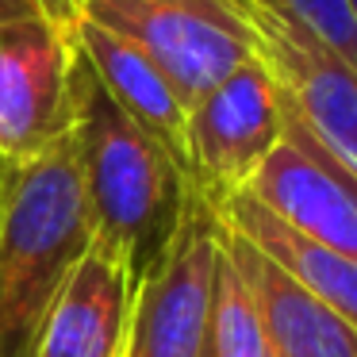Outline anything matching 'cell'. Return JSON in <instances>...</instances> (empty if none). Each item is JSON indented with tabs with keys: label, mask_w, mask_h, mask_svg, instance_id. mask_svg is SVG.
Wrapping results in <instances>:
<instances>
[{
	"label": "cell",
	"mask_w": 357,
	"mask_h": 357,
	"mask_svg": "<svg viewBox=\"0 0 357 357\" xmlns=\"http://www.w3.org/2000/svg\"><path fill=\"white\" fill-rule=\"evenodd\" d=\"M70 135L93 215V242L142 280L177 238L192 200V181L154 135L104 93L85 54L73 73Z\"/></svg>",
	"instance_id": "1"
},
{
	"label": "cell",
	"mask_w": 357,
	"mask_h": 357,
	"mask_svg": "<svg viewBox=\"0 0 357 357\" xmlns=\"http://www.w3.org/2000/svg\"><path fill=\"white\" fill-rule=\"evenodd\" d=\"M93 246L73 135L0 165V357H35L66 280Z\"/></svg>",
	"instance_id": "2"
},
{
	"label": "cell",
	"mask_w": 357,
	"mask_h": 357,
	"mask_svg": "<svg viewBox=\"0 0 357 357\" xmlns=\"http://www.w3.org/2000/svg\"><path fill=\"white\" fill-rule=\"evenodd\" d=\"M81 16L139 47L185 108L261 54L250 0H81Z\"/></svg>",
	"instance_id": "3"
},
{
	"label": "cell",
	"mask_w": 357,
	"mask_h": 357,
	"mask_svg": "<svg viewBox=\"0 0 357 357\" xmlns=\"http://www.w3.org/2000/svg\"><path fill=\"white\" fill-rule=\"evenodd\" d=\"M219 254H223V223H219L208 196L192 188L177 238L135 288L127 357L208 354Z\"/></svg>",
	"instance_id": "4"
},
{
	"label": "cell",
	"mask_w": 357,
	"mask_h": 357,
	"mask_svg": "<svg viewBox=\"0 0 357 357\" xmlns=\"http://www.w3.org/2000/svg\"><path fill=\"white\" fill-rule=\"evenodd\" d=\"M284 131V96L261 54L188 108L185 169L200 196L223 200L254 181Z\"/></svg>",
	"instance_id": "5"
},
{
	"label": "cell",
	"mask_w": 357,
	"mask_h": 357,
	"mask_svg": "<svg viewBox=\"0 0 357 357\" xmlns=\"http://www.w3.org/2000/svg\"><path fill=\"white\" fill-rule=\"evenodd\" d=\"M73 24L24 20L0 27V162H24L73 127Z\"/></svg>",
	"instance_id": "6"
},
{
	"label": "cell",
	"mask_w": 357,
	"mask_h": 357,
	"mask_svg": "<svg viewBox=\"0 0 357 357\" xmlns=\"http://www.w3.org/2000/svg\"><path fill=\"white\" fill-rule=\"evenodd\" d=\"M246 192L296 231L357 261V177L307 131L288 96L280 142L254 173Z\"/></svg>",
	"instance_id": "7"
},
{
	"label": "cell",
	"mask_w": 357,
	"mask_h": 357,
	"mask_svg": "<svg viewBox=\"0 0 357 357\" xmlns=\"http://www.w3.org/2000/svg\"><path fill=\"white\" fill-rule=\"evenodd\" d=\"M250 8L261 35V58L284 89L288 104L300 112L307 131L357 177V73L307 31L257 4Z\"/></svg>",
	"instance_id": "8"
},
{
	"label": "cell",
	"mask_w": 357,
	"mask_h": 357,
	"mask_svg": "<svg viewBox=\"0 0 357 357\" xmlns=\"http://www.w3.org/2000/svg\"><path fill=\"white\" fill-rule=\"evenodd\" d=\"M135 288V273L93 242L50 307L35 357H127Z\"/></svg>",
	"instance_id": "9"
},
{
	"label": "cell",
	"mask_w": 357,
	"mask_h": 357,
	"mask_svg": "<svg viewBox=\"0 0 357 357\" xmlns=\"http://www.w3.org/2000/svg\"><path fill=\"white\" fill-rule=\"evenodd\" d=\"M227 254L242 269L257 300L269 357H357V326L334 307L303 292L288 273H280L261 250L223 227Z\"/></svg>",
	"instance_id": "10"
},
{
	"label": "cell",
	"mask_w": 357,
	"mask_h": 357,
	"mask_svg": "<svg viewBox=\"0 0 357 357\" xmlns=\"http://www.w3.org/2000/svg\"><path fill=\"white\" fill-rule=\"evenodd\" d=\"M211 208L227 231L246 238L254 250H261L303 292H311L315 300L338 311L346 323L357 326V261L342 257L338 250L323 246L311 234L296 231L292 223L273 215L261 200H254L246 188L223 196V200H211Z\"/></svg>",
	"instance_id": "11"
},
{
	"label": "cell",
	"mask_w": 357,
	"mask_h": 357,
	"mask_svg": "<svg viewBox=\"0 0 357 357\" xmlns=\"http://www.w3.org/2000/svg\"><path fill=\"white\" fill-rule=\"evenodd\" d=\"M77 47L85 54L89 70L96 73V81L104 85V93L135 119L146 135H154L169 158L185 169V119L188 108L177 96V89L165 81V73L142 54L139 47H131L127 39L104 31L100 24L81 16L73 24ZM188 173V169H185Z\"/></svg>",
	"instance_id": "12"
},
{
	"label": "cell",
	"mask_w": 357,
	"mask_h": 357,
	"mask_svg": "<svg viewBox=\"0 0 357 357\" xmlns=\"http://www.w3.org/2000/svg\"><path fill=\"white\" fill-rule=\"evenodd\" d=\"M208 354L211 357H269L261 315H257V300H254V292H250L242 269L234 265V257L227 254V242H223L219 269H215Z\"/></svg>",
	"instance_id": "13"
},
{
	"label": "cell",
	"mask_w": 357,
	"mask_h": 357,
	"mask_svg": "<svg viewBox=\"0 0 357 357\" xmlns=\"http://www.w3.org/2000/svg\"><path fill=\"white\" fill-rule=\"evenodd\" d=\"M257 8L280 16L284 24L307 31L315 43H323L331 54H338L342 62L354 70L357 58V39H354V20H349L346 0H250Z\"/></svg>",
	"instance_id": "14"
},
{
	"label": "cell",
	"mask_w": 357,
	"mask_h": 357,
	"mask_svg": "<svg viewBox=\"0 0 357 357\" xmlns=\"http://www.w3.org/2000/svg\"><path fill=\"white\" fill-rule=\"evenodd\" d=\"M24 20H58V24H77L81 0H0V27L24 24Z\"/></svg>",
	"instance_id": "15"
},
{
	"label": "cell",
	"mask_w": 357,
	"mask_h": 357,
	"mask_svg": "<svg viewBox=\"0 0 357 357\" xmlns=\"http://www.w3.org/2000/svg\"><path fill=\"white\" fill-rule=\"evenodd\" d=\"M349 4V20H354V39H357V0H346ZM354 73H357V58H354Z\"/></svg>",
	"instance_id": "16"
},
{
	"label": "cell",
	"mask_w": 357,
	"mask_h": 357,
	"mask_svg": "<svg viewBox=\"0 0 357 357\" xmlns=\"http://www.w3.org/2000/svg\"><path fill=\"white\" fill-rule=\"evenodd\" d=\"M204 357H211V354H204Z\"/></svg>",
	"instance_id": "17"
},
{
	"label": "cell",
	"mask_w": 357,
	"mask_h": 357,
	"mask_svg": "<svg viewBox=\"0 0 357 357\" xmlns=\"http://www.w3.org/2000/svg\"><path fill=\"white\" fill-rule=\"evenodd\" d=\"M0 165H4V162H0Z\"/></svg>",
	"instance_id": "18"
}]
</instances>
